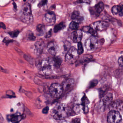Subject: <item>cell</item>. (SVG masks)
Listing matches in <instances>:
<instances>
[{"instance_id":"cell-36","label":"cell","mask_w":123,"mask_h":123,"mask_svg":"<svg viewBox=\"0 0 123 123\" xmlns=\"http://www.w3.org/2000/svg\"><path fill=\"white\" fill-rule=\"evenodd\" d=\"M23 0L24 1V2H25L26 0Z\"/></svg>"},{"instance_id":"cell-22","label":"cell","mask_w":123,"mask_h":123,"mask_svg":"<svg viewBox=\"0 0 123 123\" xmlns=\"http://www.w3.org/2000/svg\"><path fill=\"white\" fill-rule=\"evenodd\" d=\"M69 27L70 29L76 30L79 28V23L74 21H72L70 24Z\"/></svg>"},{"instance_id":"cell-29","label":"cell","mask_w":123,"mask_h":123,"mask_svg":"<svg viewBox=\"0 0 123 123\" xmlns=\"http://www.w3.org/2000/svg\"><path fill=\"white\" fill-rule=\"evenodd\" d=\"M52 33V29H51L47 33H46L45 36V38H50L51 36Z\"/></svg>"},{"instance_id":"cell-31","label":"cell","mask_w":123,"mask_h":123,"mask_svg":"<svg viewBox=\"0 0 123 123\" xmlns=\"http://www.w3.org/2000/svg\"><path fill=\"white\" fill-rule=\"evenodd\" d=\"M119 15L121 17L123 16V5L121 6V10L120 12L119 13Z\"/></svg>"},{"instance_id":"cell-7","label":"cell","mask_w":123,"mask_h":123,"mask_svg":"<svg viewBox=\"0 0 123 123\" xmlns=\"http://www.w3.org/2000/svg\"><path fill=\"white\" fill-rule=\"evenodd\" d=\"M107 120L109 123H119L122 121L121 116L118 111L112 110L108 114Z\"/></svg>"},{"instance_id":"cell-35","label":"cell","mask_w":123,"mask_h":123,"mask_svg":"<svg viewBox=\"0 0 123 123\" xmlns=\"http://www.w3.org/2000/svg\"><path fill=\"white\" fill-rule=\"evenodd\" d=\"M13 7H14V8H15V9H17V5H16V4L15 3L13 2Z\"/></svg>"},{"instance_id":"cell-5","label":"cell","mask_w":123,"mask_h":123,"mask_svg":"<svg viewBox=\"0 0 123 123\" xmlns=\"http://www.w3.org/2000/svg\"><path fill=\"white\" fill-rule=\"evenodd\" d=\"M64 91L62 85L58 83L52 84L49 88V92L52 97L57 98L61 96Z\"/></svg>"},{"instance_id":"cell-28","label":"cell","mask_w":123,"mask_h":123,"mask_svg":"<svg viewBox=\"0 0 123 123\" xmlns=\"http://www.w3.org/2000/svg\"><path fill=\"white\" fill-rule=\"evenodd\" d=\"M77 2L78 3H86L90 4L91 1L90 0H78Z\"/></svg>"},{"instance_id":"cell-2","label":"cell","mask_w":123,"mask_h":123,"mask_svg":"<svg viewBox=\"0 0 123 123\" xmlns=\"http://www.w3.org/2000/svg\"><path fill=\"white\" fill-rule=\"evenodd\" d=\"M20 18L24 22L28 24L33 22V18L29 4H25L23 6L21 13Z\"/></svg>"},{"instance_id":"cell-10","label":"cell","mask_w":123,"mask_h":123,"mask_svg":"<svg viewBox=\"0 0 123 123\" xmlns=\"http://www.w3.org/2000/svg\"><path fill=\"white\" fill-rule=\"evenodd\" d=\"M104 8V5L103 3L100 2L96 5L93 8L91 9L90 12L91 15L98 16L103 10Z\"/></svg>"},{"instance_id":"cell-9","label":"cell","mask_w":123,"mask_h":123,"mask_svg":"<svg viewBox=\"0 0 123 123\" xmlns=\"http://www.w3.org/2000/svg\"><path fill=\"white\" fill-rule=\"evenodd\" d=\"M44 21L47 25H52L56 21V16L52 12H49L47 13L44 16Z\"/></svg>"},{"instance_id":"cell-6","label":"cell","mask_w":123,"mask_h":123,"mask_svg":"<svg viewBox=\"0 0 123 123\" xmlns=\"http://www.w3.org/2000/svg\"><path fill=\"white\" fill-rule=\"evenodd\" d=\"M98 41L95 36H91L86 41L85 46L88 50L92 51L98 47Z\"/></svg>"},{"instance_id":"cell-21","label":"cell","mask_w":123,"mask_h":123,"mask_svg":"<svg viewBox=\"0 0 123 123\" xmlns=\"http://www.w3.org/2000/svg\"><path fill=\"white\" fill-rule=\"evenodd\" d=\"M121 10V6L119 5L114 6L111 8V12L113 15L119 14Z\"/></svg>"},{"instance_id":"cell-4","label":"cell","mask_w":123,"mask_h":123,"mask_svg":"<svg viewBox=\"0 0 123 123\" xmlns=\"http://www.w3.org/2000/svg\"><path fill=\"white\" fill-rule=\"evenodd\" d=\"M79 54L78 49L75 47H72L69 49L65 57L66 62L69 64H74L79 58Z\"/></svg>"},{"instance_id":"cell-8","label":"cell","mask_w":123,"mask_h":123,"mask_svg":"<svg viewBox=\"0 0 123 123\" xmlns=\"http://www.w3.org/2000/svg\"><path fill=\"white\" fill-rule=\"evenodd\" d=\"M91 27L95 31H102L108 28L109 24L106 21H99L93 23Z\"/></svg>"},{"instance_id":"cell-34","label":"cell","mask_w":123,"mask_h":123,"mask_svg":"<svg viewBox=\"0 0 123 123\" xmlns=\"http://www.w3.org/2000/svg\"><path fill=\"white\" fill-rule=\"evenodd\" d=\"M73 122H80V119L79 118H76L74 120H73Z\"/></svg>"},{"instance_id":"cell-33","label":"cell","mask_w":123,"mask_h":123,"mask_svg":"<svg viewBox=\"0 0 123 123\" xmlns=\"http://www.w3.org/2000/svg\"><path fill=\"white\" fill-rule=\"evenodd\" d=\"M0 27L1 28H2L3 29H6V26L3 23H0Z\"/></svg>"},{"instance_id":"cell-18","label":"cell","mask_w":123,"mask_h":123,"mask_svg":"<svg viewBox=\"0 0 123 123\" xmlns=\"http://www.w3.org/2000/svg\"><path fill=\"white\" fill-rule=\"evenodd\" d=\"M82 31L85 33L90 34L92 36H95L97 35L96 31L94 30L91 26H84L83 28Z\"/></svg>"},{"instance_id":"cell-15","label":"cell","mask_w":123,"mask_h":123,"mask_svg":"<svg viewBox=\"0 0 123 123\" xmlns=\"http://www.w3.org/2000/svg\"><path fill=\"white\" fill-rule=\"evenodd\" d=\"M74 85V80L72 79L66 80L62 83V86L64 90H67L72 88Z\"/></svg>"},{"instance_id":"cell-32","label":"cell","mask_w":123,"mask_h":123,"mask_svg":"<svg viewBox=\"0 0 123 123\" xmlns=\"http://www.w3.org/2000/svg\"><path fill=\"white\" fill-rule=\"evenodd\" d=\"M13 41L12 40H7V39H6V38L5 39H4V41H3V42L4 43H5L6 44H8L9 43H10V42H12Z\"/></svg>"},{"instance_id":"cell-11","label":"cell","mask_w":123,"mask_h":123,"mask_svg":"<svg viewBox=\"0 0 123 123\" xmlns=\"http://www.w3.org/2000/svg\"><path fill=\"white\" fill-rule=\"evenodd\" d=\"M59 47L57 44L55 42H51L47 46V50L48 53L52 56L56 55L58 51Z\"/></svg>"},{"instance_id":"cell-24","label":"cell","mask_w":123,"mask_h":123,"mask_svg":"<svg viewBox=\"0 0 123 123\" xmlns=\"http://www.w3.org/2000/svg\"><path fill=\"white\" fill-rule=\"evenodd\" d=\"M19 33H20V31H19L16 30L14 31L9 32L8 34L12 38H16L18 36Z\"/></svg>"},{"instance_id":"cell-17","label":"cell","mask_w":123,"mask_h":123,"mask_svg":"<svg viewBox=\"0 0 123 123\" xmlns=\"http://www.w3.org/2000/svg\"><path fill=\"white\" fill-rule=\"evenodd\" d=\"M37 34L39 36H41L44 33L46 29L43 25L39 24L37 26Z\"/></svg>"},{"instance_id":"cell-19","label":"cell","mask_w":123,"mask_h":123,"mask_svg":"<svg viewBox=\"0 0 123 123\" xmlns=\"http://www.w3.org/2000/svg\"><path fill=\"white\" fill-rule=\"evenodd\" d=\"M65 25L63 22H61L56 25L54 28V32L56 33L65 28Z\"/></svg>"},{"instance_id":"cell-14","label":"cell","mask_w":123,"mask_h":123,"mask_svg":"<svg viewBox=\"0 0 123 123\" xmlns=\"http://www.w3.org/2000/svg\"><path fill=\"white\" fill-rule=\"evenodd\" d=\"M113 96L112 93H108L106 94L102 98L101 103L104 105L108 106L111 104L113 101Z\"/></svg>"},{"instance_id":"cell-25","label":"cell","mask_w":123,"mask_h":123,"mask_svg":"<svg viewBox=\"0 0 123 123\" xmlns=\"http://www.w3.org/2000/svg\"><path fill=\"white\" fill-rule=\"evenodd\" d=\"M78 51L80 55L82 54L83 52V48L82 44L80 42H79L78 44Z\"/></svg>"},{"instance_id":"cell-12","label":"cell","mask_w":123,"mask_h":123,"mask_svg":"<svg viewBox=\"0 0 123 123\" xmlns=\"http://www.w3.org/2000/svg\"><path fill=\"white\" fill-rule=\"evenodd\" d=\"M82 31L81 30H78L72 33L71 38L74 43L80 42L82 37Z\"/></svg>"},{"instance_id":"cell-27","label":"cell","mask_w":123,"mask_h":123,"mask_svg":"<svg viewBox=\"0 0 123 123\" xmlns=\"http://www.w3.org/2000/svg\"><path fill=\"white\" fill-rule=\"evenodd\" d=\"M118 63L120 66H123V54L119 58Z\"/></svg>"},{"instance_id":"cell-30","label":"cell","mask_w":123,"mask_h":123,"mask_svg":"<svg viewBox=\"0 0 123 123\" xmlns=\"http://www.w3.org/2000/svg\"><path fill=\"white\" fill-rule=\"evenodd\" d=\"M49 110V107L47 106V107H45L42 110V113L44 114H47L48 113Z\"/></svg>"},{"instance_id":"cell-26","label":"cell","mask_w":123,"mask_h":123,"mask_svg":"<svg viewBox=\"0 0 123 123\" xmlns=\"http://www.w3.org/2000/svg\"><path fill=\"white\" fill-rule=\"evenodd\" d=\"M47 2H48V0H40L38 5V7L41 8L46 5L47 4Z\"/></svg>"},{"instance_id":"cell-13","label":"cell","mask_w":123,"mask_h":123,"mask_svg":"<svg viewBox=\"0 0 123 123\" xmlns=\"http://www.w3.org/2000/svg\"><path fill=\"white\" fill-rule=\"evenodd\" d=\"M35 46L36 53L38 55H39L43 52L45 46V44L42 40H39L35 44Z\"/></svg>"},{"instance_id":"cell-3","label":"cell","mask_w":123,"mask_h":123,"mask_svg":"<svg viewBox=\"0 0 123 123\" xmlns=\"http://www.w3.org/2000/svg\"><path fill=\"white\" fill-rule=\"evenodd\" d=\"M68 115V109L65 104H60L55 109L54 111V117L55 119L62 120L64 119Z\"/></svg>"},{"instance_id":"cell-1","label":"cell","mask_w":123,"mask_h":123,"mask_svg":"<svg viewBox=\"0 0 123 123\" xmlns=\"http://www.w3.org/2000/svg\"><path fill=\"white\" fill-rule=\"evenodd\" d=\"M41 67L44 74L50 75L52 74L55 68L54 60L50 58L44 59L42 61Z\"/></svg>"},{"instance_id":"cell-23","label":"cell","mask_w":123,"mask_h":123,"mask_svg":"<svg viewBox=\"0 0 123 123\" xmlns=\"http://www.w3.org/2000/svg\"><path fill=\"white\" fill-rule=\"evenodd\" d=\"M27 37L28 39L30 41H34L36 39V37L34 36L33 32L30 31L27 32Z\"/></svg>"},{"instance_id":"cell-16","label":"cell","mask_w":123,"mask_h":123,"mask_svg":"<svg viewBox=\"0 0 123 123\" xmlns=\"http://www.w3.org/2000/svg\"><path fill=\"white\" fill-rule=\"evenodd\" d=\"M71 18L73 21L79 24L81 23L84 20L83 17L80 15V12L77 11H75L73 12L71 16Z\"/></svg>"},{"instance_id":"cell-20","label":"cell","mask_w":123,"mask_h":123,"mask_svg":"<svg viewBox=\"0 0 123 123\" xmlns=\"http://www.w3.org/2000/svg\"><path fill=\"white\" fill-rule=\"evenodd\" d=\"M23 117L20 115H12L10 117V120L13 123H17L21 121Z\"/></svg>"}]
</instances>
